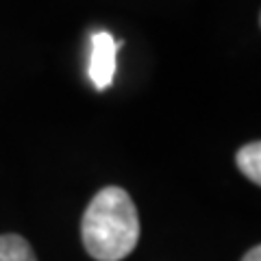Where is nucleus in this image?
Returning <instances> with one entry per match:
<instances>
[{
    "label": "nucleus",
    "mask_w": 261,
    "mask_h": 261,
    "mask_svg": "<svg viewBox=\"0 0 261 261\" xmlns=\"http://www.w3.org/2000/svg\"><path fill=\"white\" fill-rule=\"evenodd\" d=\"M122 39H113L111 33H94L92 35V57H89V79L96 89L105 92L116 76V57Z\"/></svg>",
    "instance_id": "nucleus-2"
},
{
    "label": "nucleus",
    "mask_w": 261,
    "mask_h": 261,
    "mask_svg": "<svg viewBox=\"0 0 261 261\" xmlns=\"http://www.w3.org/2000/svg\"><path fill=\"white\" fill-rule=\"evenodd\" d=\"M85 250L96 261H122L140 240L135 202L122 187H105L85 209L81 224Z\"/></svg>",
    "instance_id": "nucleus-1"
},
{
    "label": "nucleus",
    "mask_w": 261,
    "mask_h": 261,
    "mask_svg": "<svg viewBox=\"0 0 261 261\" xmlns=\"http://www.w3.org/2000/svg\"><path fill=\"white\" fill-rule=\"evenodd\" d=\"M235 161H238V168L252 183L255 185L261 183V144L259 142H250L244 148H240Z\"/></svg>",
    "instance_id": "nucleus-4"
},
{
    "label": "nucleus",
    "mask_w": 261,
    "mask_h": 261,
    "mask_svg": "<svg viewBox=\"0 0 261 261\" xmlns=\"http://www.w3.org/2000/svg\"><path fill=\"white\" fill-rule=\"evenodd\" d=\"M242 261H261V248L255 246L252 250H248V252H246V257H244Z\"/></svg>",
    "instance_id": "nucleus-5"
},
{
    "label": "nucleus",
    "mask_w": 261,
    "mask_h": 261,
    "mask_svg": "<svg viewBox=\"0 0 261 261\" xmlns=\"http://www.w3.org/2000/svg\"><path fill=\"white\" fill-rule=\"evenodd\" d=\"M0 261H37L31 244L20 235H0Z\"/></svg>",
    "instance_id": "nucleus-3"
}]
</instances>
